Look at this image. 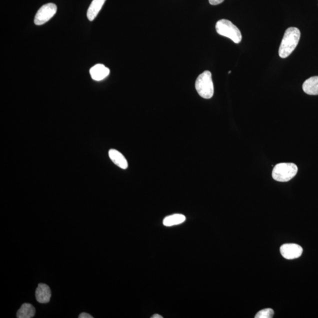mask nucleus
Here are the masks:
<instances>
[{
	"label": "nucleus",
	"mask_w": 318,
	"mask_h": 318,
	"mask_svg": "<svg viewBox=\"0 0 318 318\" xmlns=\"http://www.w3.org/2000/svg\"><path fill=\"white\" fill-rule=\"evenodd\" d=\"M300 38V32L296 28H288L282 40L279 49V55L282 58H286L296 48Z\"/></svg>",
	"instance_id": "nucleus-1"
},
{
	"label": "nucleus",
	"mask_w": 318,
	"mask_h": 318,
	"mask_svg": "<svg viewBox=\"0 0 318 318\" xmlns=\"http://www.w3.org/2000/svg\"><path fill=\"white\" fill-rule=\"evenodd\" d=\"M195 88L202 98L210 99L213 97L214 86L210 71H205L198 76L195 82Z\"/></svg>",
	"instance_id": "nucleus-2"
},
{
	"label": "nucleus",
	"mask_w": 318,
	"mask_h": 318,
	"mask_svg": "<svg viewBox=\"0 0 318 318\" xmlns=\"http://www.w3.org/2000/svg\"><path fill=\"white\" fill-rule=\"evenodd\" d=\"M216 30L218 34L230 38L236 44L240 43L242 38L240 29L228 20H218L216 24Z\"/></svg>",
	"instance_id": "nucleus-3"
},
{
	"label": "nucleus",
	"mask_w": 318,
	"mask_h": 318,
	"mask_svg": "<svg viewBox=\"0 0 318 318\" xmlns=\"http://www.w3.org/2000/svg\"><path fill=\"white\" fill-rule=\"evenodd\" d=\"M298 170L297 166L292 163L277 164L273 168L272 178L278 182H289L296 176Z\"/></svg>",
	"instance_id": "nucleus-4"
},
{
	"label": "nucleus",
	"mask_w": 318,
	"mask_h": 318,
	"mask_svg": "<svg viewBox=\"0 0 318 318\" xmlns=\"http://www.w3.org/2000/svg\"><path fill=\"white\" fill-rule=\"evenodd\" d=\"M57 10V6L53 3L42 6L35 16L34 24L38 26L44 24L56 14Z\"/></svg>",
	"instance_id": "nucleus-5"
},
{
	"label": "nucleus",
	"mask_w": 318,
	"mask_h": 318,
	"mask_svg": "<svg viewBox=\"0 0 318 318\" xmlns=\"http://www.w3.org/2000/svg\"><path fill=\"white\" fill-rule=\"evenodd\" d=\"M280 252L284 258L290 260L300 258L302 254L303 249L299 244H288L282 245Z\"/></svg>",
	"instance_id": "nucleus-6"
},
{
	"label": "nucleus",
	"mask_w": 318,
	"mask_h": 318,
	"mask_svg": "<svg viewBox=\"0 0 318 318\" xmlns=\"http://www.w3.org/2000/svg\"><path fill=\"white\" fill-rule=\"evenodd\" d=\"M52 296L50 288L45 284H39L36 290V298L38 302L46 304L50 302Z\"/></svg>",
	"instance_id": "nucleus-7"
},
{
	"label": "nucleus",
	"mask_w": 318,
	"mask_h": 318,
	"mask_svg": "<svg viewBox=\"0 0 318 318\" xmlns=\"http://www.w3.org/2000/svg\"><path fill=\"white\" fill-rule=\"evenodd\" d=\"M90 74L94 80L101 81L110 74V70L105 67L104 64H98L91 68Z\"/></svg>",
	"instance_id": "nucleus-8"
},
{
	"label": "nucleus",
	"mask_w": 318,
	"mask_h": 318,
	"mask_svg": "<svg viewBox=\"0 0 318 318\" xmlns=\"http://www.w3.org/2000/svg\"><path fill=\"white\" fill-rule=\"evenodd\" d=\"M302 88L307 94L318 95V76H314L307 79L304 82Z\"/></svg>",
	"instance_id": "nucleus-9"
},
{
	"label": "nucleus",
	"mask_w": 318,
	"mask_h": 318,
	"mask_svg": "<svg viewBox=\"0 0 318 318\" xmlns=\"http://www.w3.org/2000/svg\"><path fill=\"white\" fill-rule=\"evenodd\" d=\"M108 156L112 161L119 168H122V170H126L128 168V163L126 159L118 151L115 150V149H110L108 152Z\"/></svg>",
	"instance_id": "nucleus-10"
},
{
	"label": "nucleus",
	"mask_w": 318,
	"mask_h": 318,
	"mask_svg": "<svg viewBox=\"0 0 318 318\" xmlns=\"http://www.w3.org/2000/svg\"><path fill=\"white\" fill-rule=\"evenodd\" d=\"M106 0H92L88 10L87 16L89 20L94 21L100 12Z\"/></svg>",
	"instance_id": "nucleus-11"
},
{
	"label": "nucleus",
	"mask_w": 318,
	"mask_h": 318,
	"mask_svg": "<svg viewBox=\"0 0 318 318\" xmlns=\"http://www.w3.org/2000/svg\"><path fill=\"white\" fill-rule=\"evenodd\" d=\"M36 309L32 304L28 303L23 304L16 312V318H32L35 316Z\"/></svg>",
	"instance_id": "nucleus-12"
},
{
	"label": "nucleus",
	"mask_w": 318,
	"mask_h": 318,
	"mask_svg": "<svg viewBox=\"0 0 318 318\" xmlns=\"http://www.w3.org/2000/svg\"><path fill=\"white\" fill-rule=\"evenodd\" d=\"M186 217L184 215L174 214L165 218L163 223L166 226H172L184 223Z\"/></svg>",
	"instance_id": "nucleus-13"
},
{
	"label": "nucleus",
	"mask_w": 318,
	"mask_h": 318,
	"mask_svg": "<svg viewBox=\"0 0 318 318\" xmlns=\"http://www.w3.org/2000/svg\"><path fill=\"white\" fill-rule=\"evenodd\" d=\"M274 310L270 309V308H267V309L261 310L260 311V312H258L254 318H272L274 317Z\"/></svg>",
	"instance_id": "nucleus-14"
},
{
	"label": "nucleus",
	"mask_w": 318,
	"mask_h": 318,
	"mask_svg": "<svg viewBox=\"0 0 318 318\" xmlns=\"http://www.w3.org/2000/svg\"><path fill=\"white\" fill-rule=\"evenodd\" d=\"M211 5L216 6L221 4L224 2V0H208Z\"/></svg>",
	"instance_id": "nucleus-15"
},
{
	"label": "nucleus",
	"mask_w": 318,
	"mask_h": 318,
	"mask_svg": "<svg viewBox=\"0 0 318 318\" xmlns=\"http://www.w3.org/2000/svg\"><path fill=\"white\" fill-rule=\"evenodd\" d=\"M79 318H94L90 314L82 312L78 316Z\"/></svg>",
	"instance_id": "nucleus-16"
},
{
	"label": "nucleus",
	"mask_w": 318,
	"mask_h": 318,
	"mask_svg": "<svg viewBox=\"0 0 318 318\" xmlns=\"http://www.w3.org/2000/svg\"><path fill=\"white\" fill-rule=\"evenodd\" d=\"M152 318H163V316H159V314H154V316H152Z\"/></svg>",
	"instance_id": "nucleus-17"
},
{
	"label": "nucleus",
	"mask_w": 318,
	"mask_h": 318,
	"mask_svg": "<svg viewBox=\"0 0 318 318\" xmlns=\"http://www.w3.org/2000/svg\"><path fill=\"white\" fill-rule=\"evenodd\" d=\"M230 72H231V71L228 72V74H230Z\"/></svg>",
	"instance_id": "nucleus-18"
}]
</instances>
